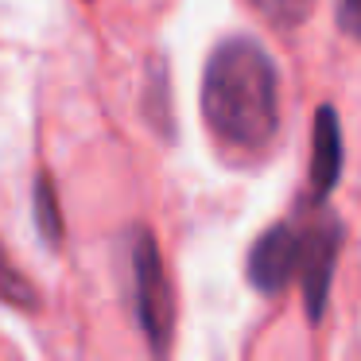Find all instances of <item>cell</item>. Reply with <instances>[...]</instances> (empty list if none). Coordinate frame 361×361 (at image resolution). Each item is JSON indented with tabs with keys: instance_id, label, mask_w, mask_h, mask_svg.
<instances>
[{
	"instance_id": "6da1fadb",
	"label": "cell",
	"mask_w": 361,
	"mask_h": 361,
	"mask_svg": "<svg viewBox=\"0 0 361 361\" xmlns=\"http://www.w3.org/2000/svg\"><path fill=\"white\" fill-rule=\"evenodd\" d=\"M202 113L233 148H264L280 125V82L268 51L249 35L218 43L202 78Z\"/></svg>"
},
{
	"instance_id": "7a4b0ae2",
	"label": "cell",
	"mask_w": 361,
	"mask_h": 361,
	"mask_svg": "<svg viewBox=\"0 0 361 361\" xmlns=\"http://www.w3.org/2000/svg\"><path fill=\"white\" fill-rule=\"evenodd\" d=\"M303 268V237L291 226H272L249 249V283L264 295H276Z\"/></svg>"
},
{
	"instance_id": "3957f363",
	"label": "cell",
	"mask_w": 361,
	"mask_h": 361,
	"mask_svg": "<svg viewBox=\"0 0 361 361\" xmlns=\"http://www.w3.org/2000/svg\"><path fill=\"white\" fill-rule=\"evenodd\" d=\"M334 257H338V221L322 218V226H314L311 233H303V299H307V319H322L330 291V276H334Z\"/></svg>"
},
{
	"instance_id": "277c9868",
	"label": "cell",
	"mask_w": 361,
	"mask_h": 361,
	"mask_svg": "<svg viewBox=\"0 0 361 361\" xmlns=\"http://www.w3.org/2000/svg\"><path fill=\"white\" fill-rule=\"evenodd\" d=\"M140 314L156 350H164L171 334V299H167V280L152 241H140Z\"/></svg>"
},
{
	"instance_id": "5b68a950",
	"label": "cell",
	"mask_w": 361,
	"mask_h": 361,
	"mask_svg": "<svg viewBox=\"0 0 361 361\" xmlns=\"http://www.w3.org/2000/svg\"><path fill=\"white\" fill-rule=\"evenodd\" d=\"M338 171H342V128H338V113L322 105L314 113L311 133V195L326 198L338 183Z\"/></svg>"
},
{
	"instance_id": "8992f818",
	"label": "cell",
	"mask_w": 361,
	"mask_h": 361,
	"mask_svg": "<svg viewBox=\"0 0 361 361\" xmlns=\"http://www.w3.org/2000/svg\"><path fill=\"white\" fill-rule=\"evenodd\" d=\"M252 4H257V8L272 20V24L295 27V24H303V16L311 12L314 0H252Z\"/></svg>"
},
{
	"instance_id": "52a82bcc",
	"label": "cell",
	"mask_w": 361,
	"mask_h": 361,
	"mask_svg": "<svg viewBox=\"0 0 361 361\" xmlns=\"http://www.w3.org/2000/svg\"><path fill=\"white\" fill-rule=\"evenodd\" d=\"M338 24L353 39H361V0H338Z\"/></svg>"
}]
</instances>
